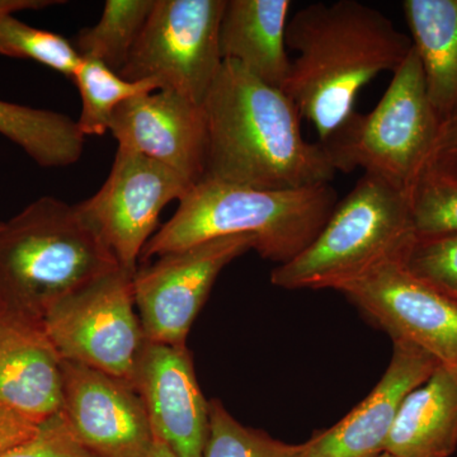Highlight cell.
Returning a JSON list of instances; mask_svg holds the SVG:
<instances>
[{
	"label": "cell",
	"instance_id": "d6986e66",
	"mask_svg": "<svg viewBox=\"0 0 457 457\" xmlns=\"http://www.w3.org/2000/svg\"><path fill=\"white\" fill-rule=\"evenodd\" d=\"M402 7L429 101L445 121L457 112V0H405Z\"/></svg>",
	"mask_w": 457,
	"mask_h": 457
},
{
	"label": "cell",
	"instance_id": "44dd1931",
	"mask_svg": "<svg viewBox=\"0 0 457 457\" xmlns=\"http://www.w3.org/2000/svg\"><path fill=\"white\" fill-rule=\"evenodd\" d=\"M154 4L155 0H107L97 25L77 36L75 50L121 73Z\"/></svg>",
	"mask_w": 457,
	"mask_h": 457
},
{
	"label": "cell",
	"instance_id": "e0dca14e",
	"mask_svg": "<svg viewBox=\"0 0 457 457\" xmlns=\"http://www.w3.org/2000/svg\"><path fill=\"white\" fill-rule=\"evenodd\" d=\"M290 0H227L220 23L222 62H234L282 89L291 71L286 45Z\"/></svg>",
	"mask_w": 457,
	"mask_h": 457
},
{
	"label": "cell",
	"instance_id": "d4e9b609",
	"mask_svg": "<svg viewBox=\"0 0 457 457\" xmlns=\"http://www.w3.org/2000/svg\"><path fill=\"white\" fill-rule=\"evenodd\" d=\"M210 428L204 457H305L303 444L275 440L237 422L219 400H210Z\"/></svg>",
	"mask_w": 457,
	"mask_h": 457
},
{
	"label": "cell",
	"instance_id": "ac0fdd59",
	"mask_svg": "<svg viewBox=\"0 0 457 457\" xmlns=\"http://www.w3.org/2000/svg\"><path fill=\"white\" fill-rule=\"evenodd\" d=\"M457 449V374L438 366L403 402L385 453L450 457Z\"/></svg>",
	"mask_w": 457,
	"mask_h": 457
},
{
	"label": "cell",
	"instance_id": "4316f807",
	"mask_svg": "<svg viewBox=\"0 0 457 457\" xmlns=\"http://www.w3.org/2000/svg\"><path fill=\"white\" fill-rule=\"evenodd\" d=\"M0 457H93L65 425L60 413L31 440L0 451Z\"/></svg>",
	"mask_w": 457,
	"mask_h": 457
},
{
	"label": "cell",
	"instance_id": "83f0119b",
	"mask_svg": "<svg viewBox=\"0 0 457 457\" xmlns=\"http://www.w3.org/2000/svg\"><path fill=\"white\" fill-rule=\"evenodd\" d=\"M437 158L457 159V112L441 122L431 154V159Z\"/></svg>",
	"mask_w": 457,
	"mask_h": 457
},
{
	"label": "cell",
	"instance_id": "52a82bcc",
	"mask_svg": "<svg viewBox=\"0 0 457 457\" xmlns=\"http://www.w3.org/2000/svg\"><path fill=\"white\" fill-rule=\"evenodd\" d=\"M119 269L71 295L44 323L60 360L79 363L131 385L146 337L135 312L132 278Z\"/></svg>",
	"mask_w": 457,
	"mask_h": 457
},
{
	"label": "cell",
	"instance_id": "4dcf8cb0",
	"mask_svg": "<svg viewBox=\"0 0 457 457\" xmlns=\"http://www.w3.org/2000/svg\"><path fill=\"white\" fill-rule=\"evenodd\" d=\"M378 457H399V456L393 455V453H381V455H378Z\"/></svg>",
	"mask_w": 457,
	"mask_h": 457
},
{
	"label": "cell",
	"instance_id": "5bb4252c",
	"mask_svg": "<svg viewBox=\"0 0 457 457\" xmlns=\"http://www.w3.org/2000/svg\"><path fill=\"white\" fill-rule=\"evenodd\" d=\"M134 389L145 407L153 433L177 457H204L209 438V402L204 399L186 345L146 341Z\"/></svg>",
	"mask_w": 457,
	"mask_h": 457
},
{
	"label": "cell",
	"instance_id": "484cf974",
	"mask_svg": "<svg viewBox=\"0 0 457 457\" xmlns=\"http://www.w3.org/2000/svg\"><path fill=\"white\" fill-rule=\"evenodd\" d=\"M402 262L416 278L457 302V234L414 237Z\"/></svg>",
	"mask_w": 457,
	"mask_h": 457
},
{
	"label": "cell",
	"instance_id": "ba28073f",
	"mask_svg": "<svg viewBox=\"0 0 457 457\" xmlns=\"http://www.w3.org/2000/svg\"><path fill=\"white\" fill-rule=\"evenodd\" d=\"M227 0H155L121 75L149 80L203 106L222 65L220 23Z\"/></svg>",
	"mask_w": 457,
	"mask_h": 457
},
{
	"label": "cell",
	"instance_id": "4fadbf2b",
	"mask_svg": "<svg viewBox=\"0 0 457 457\" xmlns=\"http://www.w3.org/2000/svg\"><path fill=\"white\" fill-rule=\"evenodd\" d=\"M62 361L44 329L0 320V451L31 440L62 407Z\"/></svg>",
	"mask_w": 457,
	"mask_h": 457
},
{
	"label": "cell",
	"instance_id": "30bf717a",
	"mask_svg": "<svg viewBox=\"0 0 457 457\" xmlns=\"http://www.w3.org/2000/svg\"><path fill=\"white\" fill-rule=\"evenodd\" d=\"M254 245L251 236L218 237L162 255L137 270L132 290L146 341L186 345L221 270Z\"/></svg>",
	"mask_w": 457,
	"mask_h": 457
},
{
	"label": "cell",
	"instance_id": "ffe728a7",
	"mask_svg": "<svg viewBox=\"0 0 457 457\" xmlns=\"http://www.w3.org/2000/svg\"><path fill=\"white\" fill-rule=\"evenodd\" d=\"M0 134L42 168L77 163L86 143L77 121L66 114L4 101H0Z\"/></svg>",
	"mask_w": 457,
	"mask_h": 457
},
{
	"label": "cell",
	"instance_id": "5b68a950",
	"mask_svg": "<svg viewBox=\"0 0 457 457\" xmlns=\"http://www.w3.org/2000/svg\"><path fill=\"white\" fill-rule=\"evenodd\" d=\"M414 237L408 192L363 173L311 245L276 267L270 282L286 290L338 291L385 262L402 258Z\"/></svg>",
	"mask_w": 457,
	"mask_h": 457
},
{
	"label": "cell",
	"instance_id": "603a6c76",
	"mask_svg": "<svg viewBox=\"0 0 457 457\" xmlns=\"http://www.w3.org/2000/svg\"><path fill=\"white\" fill-rule=\"evenodd\" d=\"M408 198L416 237L457 234V159H431Z\"/></svg>",
	"mask_w": 457,
	"mask_h": 457
},
{
	"label": "cell",
	"instance_id": "8fae6325",
	"mask_svg": "<svg viewBox=\"0 0 457 457\" xmlns=\"http://www.w3.org/2000/svg\"><path fill=\"white\" fill-rule=\"evenodd\" d=\"M338 293L394 342L416 345L457 374V302L409 272L402 258L385 262Z\"/></svg>",
	"mask_w": 457,
	"mask_h": 457
},
{
	"label": "cell",
	"instance_id": "7402d4cb",
	"mask_svg": "<svg viewBox=\"0 0 457 457\" xmlns=\"http://www.w3.org/2000/svg\"><path fill=\"white\" fill-rule=\"evenodd\" d=\"M71 80L82 98V111L77 123L84 137L106 134L114 111L122 104L159 90L154 82H132L111 71L104 62L83 57Z\"/></svg>",
	"mask_w": 457,
	"mask_h": 457
},
{
	"label": "cell",
	"instance_id": "3957f363",
	"mask_svg": "<svg viewBox=\"0 0 457 457\" xmlns=\"http://www.w3.org/2000/svg\"><path fill=\"white\" fill-rule=\"evenodd\" d=\"M119 269L77 204L38 198L0 227V320L44 329L57 305Z\"/></svg>",
	"mask_w": 457,
	"mask_h": 457
},
{
	"label": "cell",
	"instance_id": "6da1fadb",
	"mask_svg": "<svg viewBox=\"0 0 457 457\" xmlns=\"http://www.w3.org/2000/svg\"><path fill=\"white\" fill-rule=\"evenodd\" d=\"M203 108L204 179L281 191L327 185L335 179L326 146L303 137V116L293 99L242 65L222 62Z\"/></svg>",
	"mask_w": 457,
	"mask_h": 457
},
{
	"label": "cell",
	"instance_id": "9c48e42d",
	"mask_svg": "<svg viewBox=\"0 0 457 457\" xmlns=\"http://www.w3.org/2000/svg\"><path fill=\"white\" fill-rule=\"evenodd\" d=\"M192 187L167 165L119 147L106 182L95 196L77 206L120 267L137 272L141 252L155 234L159 215L171 201L183 200Z\"/></svg>",
	"mask_w": 457,
	"mask_h": 457
},
{
	"label": "cell",
	"instance_id": "cb8c5ba5",
	"mask_svg": "<svg viewBox=\"0 0 457 457\" xmlns=\"http://www.w3.org/2000/svg\"><path fill=\"white\" fill-rule=\"evenodd\" d=\"M0 55L29 59L73 79L82 56L74 45L57 33L27 25L0 11Z\"/></svg>",
	"mask_w": 457,
	"mask_h": 457
},
{
	"label": "cell",
	"instance_id": "1f68e13d",
	"mask_svg": "<svg viewBox=\"0 0 457 457\" xmlns=\"http://www.w3.org/2000/svg\"><path fill=\"white\" fill-rule=\"evenodd\" d=\"M2 225H3V221H0V227H2Z\"/></svg>",
	"mask_w": 457,
	"mask_h": 457
},
{
	"label": "cell",
	"instance_id": "f546056e",
	"mask_svg": "<svg viewBox=\"0 0 457 457\" xmlns=\"http://www.w3.org/2000/svg\"><path fill=\"white\" fill-rule=\"evenodd\" d=\"M153 457H177L173 451L162 441L158 436L154 435V450H153Z\"/></svg>",
	"mask_w": 457,
	"mask_h": 457
},
{
	"label": "cell",
	"instance_id": "2e32d148",
	"mask_svg": "<svg viewBox=\"0 0 457 457\" xmlns=\"http://www.w3.org/2000/svg\"><path fill=\"white\" fill-rule=\"evenodd\" d=\"M438 362L409 343L394 342L389 368L370 393L342 420L303 444L305 457H378L409 394L426 383Z\"/></svg>",
	"mask_w": 457,
	"mask_h": 457
},
{
	"label": "cell",
	"instance_id": "8992f818",
	"mask_svg": "<svg viewBox=\"0 0 457 457\" xmlns=\"http://www.w3.org/2000/svg\"><path fill=\"white\" fill-rule=\"evenodd\" d=\"M440 126L411 46L374 110L354 112L321 144L337 171L362 170L408 192L431 159Z\"/></svg>",
	"mask_w": 457,
	"mask_h": 457
},
{
	"label": "cell",
	"instance_id": "f1b7e54d",
	"mask_svg": "<svg viewBox=\"0 0 457 457\" xmlns=\"http://www.w3.org/2000/svg\"><path fill=\"white\" fill-rule=\"evenodd\" d=\"M62 2H49V0H0V11L13 14L23 9H40L53 4H62Z\"/></svg>",
	"mask_w": 457,
	"mask_h": 457
},
{
	"label": "cell",
	"instance_id": "7c38bea8",
	"mask_svg": "<svg viewBox=\"0 0 457 457\" xmlns=\"http://www.w3.org/2000/svg\"><path fill=\"white\" fill-rule=\"evenodd\" d=\"M60 416L93 457H153L154 433L139 394L119 378L62 361Z\"/></svg>",
	"mask_w": 457,
	"mask_h": 457
},
{
	"label": "cell",
	"instance_id": "9a60e30c",
	"mask_svg": "<svg viewBox=\"0 0 457 457\" xmlns=\"http://www.w3.org/2000/svg\"><path fill=\"white\" fill-rule=\"evenodd\" d=\"M108 131L119 147L167 165L192 186L204 179V108L179 93L159 89L129 99L114 111Z\"/></svg>",
	"mask_w": 457,
	"mask_h": 457
},
{
	"label": "cell",
	"instance_id": "7a4b0ae2",
	"mask_svg": "<svg viewBox=\"0 0 457 457\" xmlns=\"http://www.w3.org/2000/svg\"><path fill=\"white\" fill-rule=\"evenodd\" d=\"M287 49L296 51L284 92L326 143L354 113L360 90L394 73L411 50L389 17L359 0L312 3L288 20Z\"/></svg>",
	"mask_w": 457,
	"mask_h": 457
},
{
	"label": "cell",
	"instance_id": "277c9868",
	"mask_svg": "<svg viewBox=\"0 0 457 457\" xmlns=\"http://www.w3.org/2000/svg\"><path fill=\"white\" fill-rule=\"evenodd\" d=\"M338 203L330 183L297 189H261L203 179L140 254L146 262L218 239L251 236L254 251L278 266L302 253Z\"/></svg>",
	"mask_w": 457,
	"mask_h": 457
}]
</instances>
